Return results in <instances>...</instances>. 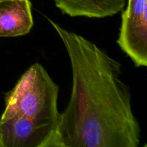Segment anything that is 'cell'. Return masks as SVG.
Segmentation results:
<instances>
[{
  "label": "cell",
  "mask_w": 147,
  "mask_h": 147,
  "mask_svg": "<svg viewBox=\"0 0 147 147\" xmlns=\"http://www.w3.org/2000/svg\"><path fill=\"white\" fill-rule=\"evenodd\" d=\"M70 59L73 85L57 126L58 147H138L141 128L134 114L121 65L97 45L47 18Z\"/></svg>",
  "instance_id": "1"
},
{
  "label": "cell",
  "mask_w": 147,
  "mask_h": 147,
  "mask_svg": "<svg viewBox=\"0 0 147 147\" xmlns=\"http://www.w3.org/2000/svg\"><path fill=\"white\" fill-rule=\"evenodd\" d=\"M127 0H54L55 6L72 17L103 18L122 11Z\"/></svg>",
  "instance_id": "6"
},
{
  "label": "cell",
  "mask_w": 147,
  "mask_h": 147,
  "mask_svg": "<svg viewBox=\"0 0 147 147\" xmlns=\"http://www.w3.org/2000/svg\"><path fill=\"white\" fill-rule=\"evenodd\" d=\"M33 25L30 0H0V37L24 35Z\"/></svg>",
  "instance_id": "5"
},
{
  "label": "cell",
  "mask_w": 147,
  "mask_h": 147,
  "mask_svg": "<svg viewBox=\"0 0 147 147\" xmlns=\"http://www.w3.org/2000/svg\"><path fill=\"white\" fill-rule=\"evenodd\" d=\"M57 127L19 116H1L0 147H58Z\"/></svg>",
  "instance_id": "4"
},
{
  "label": "cell",
  "mask_w": 147,
  "mask_h": 147,
  "mask_svg": "<svg viewBox=\"0 0 147 147\" xmlns=\"http://www.w3.org/2000/svg\"><path fill=\"white\" fill-rule=\"evenodd\" d=\"M59 87L39 63L32 65L5 94L1 116H19L58 126Z\"/></svg>",
  "instance_id": "2"
},
{
  "label": "cell",
  "mask_w": 147,
  "mask_h": 147,
  "mask_svg": "<svg viewBox=\"0 0 147 147\" xmlns=\"http://www.w3.org/2000/svg\"><path fill=\"white\" fill-rule=\"evenodd\" d=\"M117 44L136 67L147 66V0H127Z\"/></svg>",
  "instance_id": "3"
}]
</instances>
